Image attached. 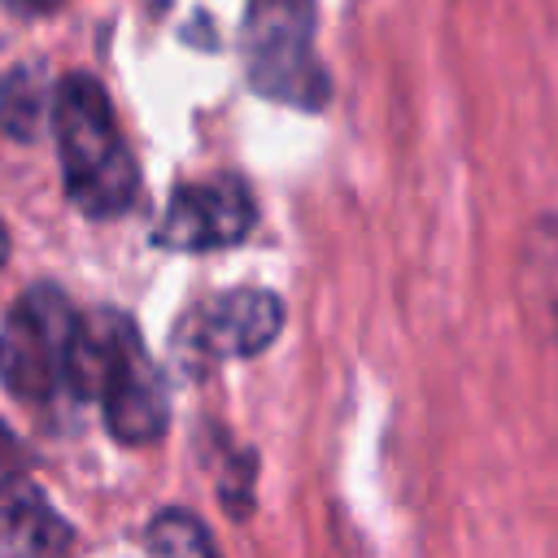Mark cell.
<instances>
[{"instance_id":"cell-1","label":"cell","mask_w":558,"mask_h":558,"mask_svg":"<svg viewBox=\"0 0 558 558\" xmlns=\"http://www.w3.org/2000/svg\"><path fill=\"white\" fill-rule=\"evenodd\" d=\"M52 135L70 201L87 218H118L140 196L135 153L113 118V100L87 70H70L52 87Z\"/></svg>"},{"instance_id":"cell-2","label":"cell","mask_w":558,"mask_h":558,"mask_svg":"<svg viewBox=\"0 0 558 558\" xmlns=\"http://www.w3.org/2000/svg\"><path fill=\"white\" fill-rule=\"evenodd\" d=\"M83 310L57 283H31L0 323V384L39 414L78 401Z\"/></svg>"},{"instance_id":"cell-3","label":"cell","mask_w":558,"mask_h":558,"mask_svg":"<svg viewBox=\"0 0 558 558\" xmlns=\"http://www.w3.org/2000/svg\"><path fill=\"white\" fill-rule=\"evenodd\" d=\"M78 401H96L122 445H153L166 432V384L131 314L109 305L83 314Z\"/></svg>"},{"instance_id":"cell-4","label":"cell","mask_w":558,"mask_h":558,"mask_svg":"<svg viewBox=\"0 0 558 558\" xmlns=\"http://www.w3.org/2000/svg\"><path fill=\"white\" fill-rule=\"evenodd\" d=\"M244 70L248 87L292 109H323L331 78L314 48V9L296 0H262L244 13Z\"/></svg>"},{"instance_id":"cell-5","label":"cell","mask_w":558,"mask_h":558,"mask_svg":"<svg viewBox=\"0 0 558 558\" xmlns=\"http://www.w3.org/2000/svg\"><path fill=\"white\" fill-rule=\"evenodd\" d=\"M283 301L270 288H231L196 301L170 336L183 375H209L231 357L262 353L283 331Z\"/></svg>"},{"instance_id":"cell-6","label":"cell","mask_w":558,"mask_h":558,"mask_svg":"<svg viewBox=\"0 0 558 558\" xmlns=\"http://www.w3.org/2000/svg\"><path fill=\"white\" fill-rule=\"evenodd\" d=\"M257 222L253 187L240 174H209L196 183H179L153 227V240L161 248L179 253H205L240 244Z\"/></svg>"},{"instance_id":"cell-7","label":"cell","mask_w":558,"mask_h":558,"mask_svg":"<svg viewBox=\"0 0 558 558\" xmlns=\"http://www.w3.org/2000/svg\"><path fill=\"white\" fill-rule=\"evenodd\" d=\"M70 549L74 527L44 488L22 475L0 480V558H65Z\"/></svg>"},{"instance_id":"cell-8","label":"cell","mask_w":558,"mask_h":558,"mask_svg":"<svg viewBox=\"0 0 558 558\" xmlns=\"http://www.w3.org/2000/svg\"><path fill=\"white\" fill-rule=\"evenodd\" d=\"M44 122H52V87L35 65H13L0 83V131L31 144Z\"/></svg>"},{"instance_id":"cell-9","label":"cell","mask_w":558,"mask_h":558,"mask_svg":"<svg viewBox=\"0 0 558 558\" xmlns=\"http://www.w3.org/2000/svg\"><path fill=\"white\" fill-rule=\"evenodd\" d=\"M144 545H148L153 558H218L205 523L192 510H179V506L153 514V523L144 532Z\"/></svg>"},{"instance_id":"cell-10","label":"cell","mask_w":558,"mask_h":558,"mask_svg":"<svg viewBox=\"0 0 558 558\" xmlns=\"http://www.w3.org/2000/svg\"><path fill=\"white\" fill-rule=\"evenodd\" d=\"M13 449H17V436H13V432H9L4 423H0V458H9Z\"/></svg>"},{"instance_id":"cell-11","label":"cell","mask_w":558,"mask_h":558,"mask_svg":"<svg viewBox=\"0 0 558 558\" xmlns=\"http://www.w3.org/2000/svg\"><path fill=\"white\" fill-rule=\"evenodd\" d=\"M9 262V227H4V218H0V266Z\"/></svg>"}]
</instances>
